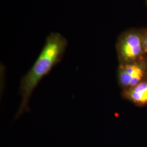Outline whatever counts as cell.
<instances>
[{
  "mask_svg": "<svg viewBox=\"0 0 147 147\" xmlns=\"http://www.w3.org/2000/svg\"><path fill=\"white\" fill-rule=\"evenodd\" d=\"M67 46V40L61 33L51 32L47 36L36 61L21 79L20 86L21 101L16 114V119L30 111L29 101L34 90L42 78L61 62Z\"/></svg>",
  "mask_w": 147,
  "mask_h": 147,
  "instance_id": "cell-1",
  "label": "cell"
},
{
  "mask_svg": "<svg viewBox=\"0 0 147 147\" xmlns=\"http://www.w3.org/2000/svg\"><path fill=\"white\" fill-rule=\"evenodd\" d=\"M119 64L133 63L147 58L144 42V28H131L121 33L116 42Z\"/></svg>",
  "mask_w": 147,
  "mask_h": 147,
  "instance_id": "cell-2",
  "label": "cell"
},
{
  "mask_svg": "<svg viewBox=\"0 0 147 147\" xmlns=\"http://www.w3.org/2000/svg\"><path fill=\"white\" fill-rule=\"evenodd\" d=\"M118 82L123 90L129 89L147 79V59L119 64L117 72Z\"/></svg>",
  "mask_w": 147,
  "mask_h": 147,
  "instance_id": "cell-3",
  "label": "cell"
},
{
  "mask_svg": "<svg viewBox=\"0 0 147 147\" xmlns=\"http://www.w3.org/2000/svg\"><path fill=\"white\" fill-rule=\"evenodd\" d=\"M121 95L136 106H147V79L133 87L123 90Z\"/></svg>",
  "mask_w": 147,
  "mask_h": 147,
  "instance_id": "cell-4",
  "label": "cell"
},
{
  "mask_svg": "<svg viewBox=\"0 0 147 147\" xmlns=\"http://www.w3.org/2000/svg\"><path fill=\"white\" fill-rule=\"evenodd\" d=\"M144 42L147 59V28H144Z\"/></svg>",
  "mask_w": 147,
  "mask_h": 147,
  "instance_id": "cell-5",
  "label": "cell"
},
{
  "mask_svg": "<svg viewBox=\"0 0 147 147\" xmlns=\"http://www.w3.org/2000/svg\"><path fill=\"white\" fill-rule=\"evenodd\" d=\"M145 3H146V5L147 7V0H145Z\"/></svg>",
  "mask_w": 147,
  "mask_h": 147,
  "instance_id": "cell-6",
  "label": "cell"
}]
</instances>
